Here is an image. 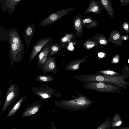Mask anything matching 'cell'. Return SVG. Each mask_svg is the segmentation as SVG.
<instances>
[{
  "instance_id": "1",
  "label": "cell",
  "mask_w": 129,
  "mask_h": 129,
  "mask_svg": "<svg viewBox=\"0 0 129 129\" xmlns=\"http://www.w3.org/2000/svg\"><path fill=\"white\" fill-rule=\"evenodd\" d=\"M77 93L78 96L77 98L70 100L56 101L55 105L62 109L68 110L72 112L85 110L94 103L93 101L83 94Z\"/></svg>"
},
{
  "instance_id": "2",
  "label": "cell",
  "mask_w": 129,
  "mask_h": 129,
  "mask_svg": "<svg viewBox=\"0 0 129 129\" xmlns=\"http://www.w3.org/2000/svg\"><path fill=\"white\" fill-rule=\"evenodd\" d=\"M10 47L9 56L10 64L12 66L14 62L19 63L23 59L24 52V44L17 45L11 41L9 43Z\"/></svg>"
},
{
  "instance_id": "3",
  "label": "cell",
  "mask_w": 129,
  "mask_h": 129,
  "mask_svg": "<svg viewBox=\"0 0 129 129\" xmlns=\"http://www.w3.org/2000/svg\"><path fill=\"white\" fill-rule=\"evenodd\" d=\"M74 10L73 8H67L61 10L51 14L46 18L40 22L39 25L41 26H45L54 23L62 16Z\"/></svg>"
},
{
  "instance_id": "4",
  "label": "cell",
  "mask_w": 129,
  "mask_h": 129,
  "mask_svg": "<svg viewBox=\"0 0 129 129\" xmlns=\"http://www.w3.org/2000/svg\"><path fill=\"white\" fill-rule=\"evenodd\" d=\"M16 87V85L12 84L7 91L1 114H2L7 107L17 98L19 92L18 89H17Z\"/></svg>"
},
{
  "instance_id": "5",
  "label": "cell",
  "mask_w": 129,
  "mask_h": 129,
  "mask_svg": "<svg viewBox=\"0 0 129 129\" xmlns=\"http://www.w3.org/2000/svg\"><path fill=\"white\" fill-rule=\"evenodd\" d=\"M52 39V37H43L38 40L33 47L29 63H30L40 50L46 45L49 43Z\"/></svg>"
},
{
  "instance_id": "6",
  "label": "cell",
  "mask_w": 129,
  "mask_h": 129,
  "mask_svg": "<svg viewBox=\"0 0 129 129\" xmlns=\"http://www.w3.org/2000/svg\"><path fill=\"white\" fill-rule=\"evenodd\" d=\"M21 0H2L0 3V7L3 13L7 11L10 15L16 9L18 3Z\"/></svg>"
},
{
  "instance_id": "7",
  "label": "cell",
  "mask_w": 129,
  "mask_h": 129,
  "mask_svg": "<svg viewBox=\"0 0 129 129\" xmlns=\"http://www.w3.org/2000/svg\"><path fill=\"white\" fill-rule=\"evenodd\" d=\"M41 69L44 73L47 72L55 73L57 70L55 58L54 57L49 56L42 65Z\"/></svg>"
},
{
  "instance_id": "8",
  "label": "cell",
  "mask_w": 129,
  "mask_h": 129,
  "mask_svg": "<svg viewBox=\"0 0 129 129\" xmlns=\"http://www.w3.org/2000/svg\"><path fill=\"white\" fill-rule=\"evenodd\" d=\"M35 25L31 22L25 29L23 32V37L25 38L24 43L27 45L25 47L27 49L30 45L31 41L35 32Z\"/></svg>"
},
{
  "instance_id": "9",
  "label": "cell",
  "mask_w": 129,
  "mask_h": 129,
  "mask_svg": "<svg viewBox=\"0 0 129 129\" xmlns=\"http://www.w3.org/2000/svg\"><path fill=\"white\" fill-rule=\"evenodd\" d=\"M82 20L81 13H79L74 16L73 21V27L76 31L75 36L78 38H81L83 34Z\"/></svg>"
},
{
  "instance_id": "10",
  "label": "cell",
  "mask_w": 129,
  "mask_h": 129,
  "mask_svg": "<svg viewBox=\"0 0 129 129\" xmlns=\"http://www.w3.org/2000/svg\"><path fill=\"white\" fill-rule=\"evenodd\" d=\"M102 5L100 1L97 0H91L84 14L90 12L99 14L102 12Z\"/></svg>"
},
{
  "instance_id": "11",
  "label": "cell",
  "mask_w": 129,
  "mask_h": 129,
  "mask_svg": "<svg viewBox=\"0 0 129 129\" xmlns=\"http://www.w3.org/2000/svg\"><path fill=\"white\" fill-rule=\"evenodd\" d=\"M52 43H49L48 45L41 52L38 56L37 65L38 68H41L42 65L45 62L49 57V53L50 46Z\"/></svg>"
},
{
  "instance_id": "12",
  "label": "cell",
  "mask_w": 129,
  "mask_h": 129,
  "mask_svg": "<svg viewBox=\"0 0 129 129\" xmlns=\"http://www.w3.org/2000/svg\"><path fill=\"white\" fill-rule=\"evenodd\" d=\"M88 56H86L83 58L73 60L68 62L65 67V70H67L73 71L78 69L80 64L87 61L86 58Z\"/></svg>"
},
{
  "instance_id": "13",
  "label": "cell",
  "mask_w": 129,
  "mask_h": 129,
  "mask_svg": "<svg viewBox=\"0 0 129 129\" xmlns=\"http://www.w3.org/2000/svg\"><path fill=\"white\" fill-rule=\"evenodd\" d=\"M10 29L9 34L10 41L17 45L23 44L17 29L11 28Z\"/></svg>"
},
{
  "instance_id": "14",
  "label": "cell",
  "mask_w": 129,
  "mask_h": 129,
  "mask_svg": "<svg viewBox=\"0 0 129 129\" xmlns=\"http://www.w3.org/2000/svg\"><path fill=\"white\" fill-rule=\"evenodd\" d=\"M75 34L72 33H67L65 34L61 38L59 41L64 48L69 42L74 41L75 39Z\"/></svg>"
},
{
  "instance_id": "15",
  "label": "cell",
  "mask_w": 129,
  "mask_h": 129,
  "mask_svg": "<svg viewBox=\"0 0 129 129\" xmlns=\"http://www.w3.org/2000/svg\"><path fill=\"white\" fill-rule=\"evenodd\" d=\"M102 6L112 18L114 17V13L111 2L110 0H99Z\"/></svg>"
},
{
  "instance_id": "16",
  "label": "cell",
  "mask_w": 129,
  "mask_h": 129,
  "mask_svg": "<svg viewBox=\"0 0 129 129\" xmlns=\"http://www.w3.org/2000/svg\"><path fill=\"white\" fill-rule=\"evenodd\" d=\"M82 22L83 27L88 29L95 27L98 25L96 21L90 17H87L82 19Z\"/></svg>"
},
{
  "instance_id": "17",
  "label": "cell",
  "mask_w": 129,
  "mask_h": 129,
  "mask_svg": "<svg viewBox=\"0 0 129 129\" xmlns=\"http://www.w3.org/2000/svg\"><path fill=\"white\" fill-rule=\"evenodd\" d=\"M64 48L60 43H55L51 45L50 49L49 56L52 57L58 52Z\"/></svg>"
},
{
  "instance_id": "18",
  "label": "cell",
  "mask_w": 129,
  "mask_h": 129,
  "mask_svg": "<svg viewBox=\"0 0 129 129\" xmlns=\"http://www.w3.org/2000/svg\"><path fill=\"white\" fill-rule=\"evenodd\" d=\"M98 45L97 43L93 38H90L85 40L83 46L86 50H90Z\"/></svg>"
},
{
  "instance_id": "19",
  "label": "cell",
  "mask_w": 129,
  "mask_h": 129,
  "mask_svg": "<svg viewBox=\"0 0 129 129\" xmlns=\"http://www.w3.org/2000/svg\"><path fill=\"white\" fill-rule=\"evenodd\" d=\"M93 39L99 45H106L107 43L105 37L102 34L96 33L93 36Z\"/></svg>"
},
{
  "instance_id": "20",
  "label": "cell",
  "mask_w": 129,
  "mask_h": 129,
  "mask_svg": "<svg viewBox=\"0 0 129 129\" xmlns=\"http://www.w3.org/2000/svg\"><path fill=\"white\" fill-rule=\"evenodd\" d=\"M40 107L38 105H35L28 108L23 113V116H29L36 113Z\"/></svg>"
},
{
  "instance_id": "21",
  "label": "cell",
  "mask_w": 129,
  "mask_h": 129,
  "mask_svg": "<svg viewBox=\"0 0 129 129\" xmlns=\"http://www.w3.org/2000/svg\"><path fill=\"white\" fill-rule=\"evenodd\" d=\"M24 98H22L19 100L10 111L6 118L12 116L16 112L24 101Z\"/></svg>"
},
{
  "instance_id": "22",
  "label": "cell",
  "mask_w": 129,
  "mask_h": 129,
  "mask_svg": "<svg viewBox=\"0 0 129 129\" xmlns=\"http://www.w3.org/2000/svg\"><path fill=\"white\" fill-rule=\"evenodd\" d=\"M36 79L39 81L44 82H50L54 79L52 76L45 75L38 76Z\"/></svg>"
},
{
  "instance_id": "23",
  "label": "cell",
  "mask_w": 129,
  "mask_h": 129,
  "mask_svg": "<svg viewBox=\"0 0 129 129\" xmlns=\"http://www.w3.org/2000/svg\"><path fill=\"white\" fill-rule=\"evenodd\" d=\"M96 74L103 75L112 76L116 75L117 73L115 72L110 70H100L96 71Z\"/></svg>"
},
{
  "instance_id": "24",
  "label": "cell",
  "mask_w": 129,
  "mask_h": 129,
  "mask_svg": "<svg viewBox=\"0 0 129 129\" xmlns=\"http://www.w3.org/2000/svg\"><path fill=\"white\" fill-rule=\"evenodd\" d=\"M123 27L126 30H127L128 28V25L126 22H125L123 24Z\"/></svg>"
},
{
  "instance_id": "25",
  "label": "cell",
  "mask_w": 129,
  "mask_h": 129,
  "mask_svg": "<svg viewBox=\"0 0 129 129\" xmlns=\"http://www.w3.org/2000/svg\"><path fill=\"white\" fill-rule=\"evenodd\" d=\"M119 35L118 34H116L113 36V39L114 40H117L119 38Z\"/></svg>"
},
{
  "instance_id": "26",
  "label": "cell",
  "mask_w": 129,
  "mask_h": 129,
  "mask_svg": "<svg viewBox=\"0 0 129 129\" xmlns=\"http://www.w3.org/2000/svg\"><path fill=\"white\" fill-rule=\"evenodd\" d=\"M42 96L44 98H47L49 97V96L48 94L46 93H44L42 95Z\"/></svg>"
},
{
  "instance_id": "27",
  "label": "cell",
  "mask_w": 129,
  "mask_h": 129,
  "mask_svg": "<svg viewBox=\"0 0 129 129\" xmlns=\"http://www.w3.org/2000/svg\"><path fill=\"white\" fill-rule=\"evenodd\" d=\"M118 61V57H114L113 59V61L115 63L117 62Z\"/></svg>"
},
{
  "instance_id": "28",
  "label": "cell",
  "mask_w": 129,
  "mask_h": 129,
  "mask_svg": "<svg viewBox=\"0 0 129 129\" xmlns=\"http://www.w3.org/2000/svg\"><path fill=\"white\" fill-rule=\"evenodd\" d=\"M122 123V122L121 121H118L116 124V125L117 126H118L120 125Z\"/></svg>"
},
{
  "instance_id": "29",
  "label": "cell",
  "mask_w": 129,
  "mask_h": 129,
  "mask_svg": "<svg viewBox=\"0 0 129 129\" xmlns=\"http://www.w3.org/2000/svg\"><path fill=\"white\" fill-rule=\"evenodd\" d=\"M126 0H120V2L122 3L124 2Z\"/></svg>"
},
{
  "instance_id": "30",
  "label": "cell",
  "mask_w": 129,
  "mask_h": 129,
  "mask_svg": "<svg viewBox=\"0 0 129 129\" xmlns=\"http://www.w3.org/2000/svg\"><path fill=\"white\" fill-rule=\"evenodd\" d=\"M67 0V1H73V0Z\"/></svg>"
},
{
  "instance_id": "31",
  "label": "cell",
  "mask_w": 129,
  "mask_h": 129,
  "mask_svg": "<svg viewBox=\"0 0 129 129\" xmlns=\"http://www.w3.org/2000/svg\"><path fill=\"white\" fill-rule=\"evenodd\" d=\"M124 40H126V37H125V38H124Z\"/></svg>"
},
{
  "instance_id": "32",
  "label": "cell",
  "mask_w": 129,
  "mask_h": 129,
  "mask_svg": "<svg viewBox=\"0 0 129 129\" xmlns=\"http://www.w3.org/2000/svg\"><path fill=\"white\" fill-rule=\"evenodd\" d=\"M2 0H0V3H1Z\"/></svg>"
},
{
  "instance_id": "33",
  "label": "cell",
  "mask_w": 129,
  "mask_h": 129,
  "mask_svg": "<svg viewBox=\"0 0 129 129\" xmlns=\"http://www.w3.org/2000/svg\"><path fill=\"white\" fill-rule=\"evenodd\" d=\"M128 63H129V59L128 60Z\"/></svg>"
},
{
  "instance_id": "34",
  "label": "cell",
  "mask_w": 129,
  "mask_h": 129,
  "mask_svg": "<svg viewBox=\"0 0 129 129\" xmlns=\"http://www.w3.org/2000/svg\"><path fill=\"white\" fill-rule=\"evenodd\" d=\"M114 0V1H115V0Z\"/></svg>"
}]
</instances>
